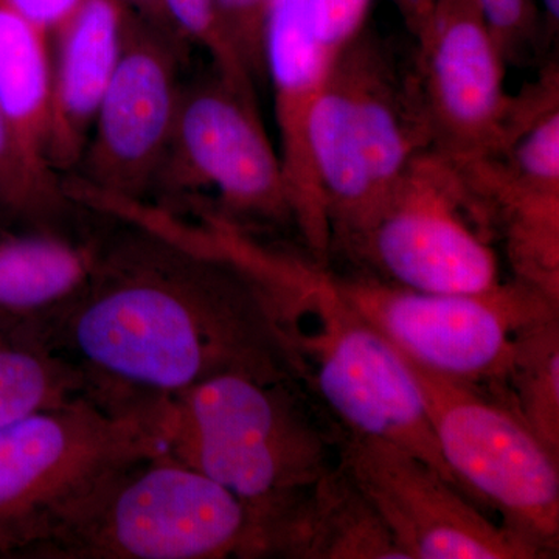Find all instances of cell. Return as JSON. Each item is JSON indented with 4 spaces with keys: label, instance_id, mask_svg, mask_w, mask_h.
<instances>
[{
    "label": "cell",
    "instance_id": "cell-1",
    "mask_svg": "<svg viewBox=\"0 0 559 559\" xmlns=\"http://www.w3.org/2000/svg\"><path fill=\"white\" fill-rule=\"evenodd\" d=\"M105 212L123 227L105 237L90 285L50 337L84 374L86 396L148 417L221 374L297 381L271 272L248 237L216 221L189 229L139 202Z\"/></svg>",
    "mask_w": 559,
    "mask_h": 559
},
{
    "label": "cell",
    "instance_id": "cell-2",
    "mask_svg": "<svg viewBox=\"0 0 559 559\" xmlns=\"http://www.w3.org/2000/svg\"><path fill=\"white\" fill-rule=\"evenodd\" d=\"M299 382L221 374L151 412L167 450L248 510L255 558L271 530L340 463V430L323 429Z\"/></svg>",
    "mask_w": 559,
    "mask_h": 559
},
{
    "label": "cell",
    "instance_id": "cell-3",
    "mask_svg": "<svg viewBox=\"0 0 559 559\" xmlns=\"http://www.w3.org/2000/svg\"><path fill=\"white\" fill-rule=\"evenodd\" d=\"M274 289L297 381L337 429L399 444L463 492L441 457L411 364L349 307L326 264L282 252Z\"/></svg>",
    "mask_w": 559,
    "mask_h": 559
},
{
    "label": "cell",
    "instance_id": "cell-4",
    "mask_svg": "<svg viewBox=\"0 0 559 559\" xmlns=\"http://www.w3.org/2000/svg\"><path fill=\"white\" fill-rule=\"evenodd\" d=\"M36 557L255 558V546L240 500L162 450L114 474Z\"/></svg>",
    "mask_w": 559,
    "mask_h": 559
},
{
    "label": "cell",
    "instance_id": "cell-5",
    "mask_svg": "<svg viewBox=\"0 0 559 559\" xmlns=\"http://www.w3.org/2000/svg\"><path fill=\"white\" fill-rule=\"evenodd\" d=\"M162 450L148 417L90 396L0 426V554L36 557L114 474Z\"/></svg>",
    "mask_w": 559,
    "mask_h": 559
},
{
    "label": "cell",
    "instance_id": "cell-6",
    "mask_svg": "<svg viewBox=\"0 0 559 559\" xmlns=\"http://www.w3.org/2000/svg\"><path fill=\"white\" fill-rule=\"evenodd\" d=\"M153 194L189 202L210 197V204L194 209L238 230H296L278 151L257 106L255 84L213 62L193 80H183L175 134Z\"/></svg>",
    "mask_w": 559,
    "mask_h": 559
},
{
    "label": "cell",
    "instance_id": "cell-7",
    "mask_svg": "<svg viewBox=\"0 0 559 559\" xmlns=\"http://www.w3.org/2000/svg\"><path fill=\"white\" fill-rule=\"evenodd\" d=\"M326 271L334 288L404 358L499 399L524 331L558 314L559 300L513 278L474 294L423 293L364 271Z\"/></svg>",
    "mask_w": 559,
    "mask_h": 559
},
{
    "label": "cell",
    "instance_id": "cell-8",
    "mask_svg": "<svg viewBox=\"0 0 559 559\" xmlns=\"http://www.w3.org/2000/svg\"><path fill=\"white\" fill-rule=\"evenodd\" d=\"M448 469L474 502L546 558L558 554L559 457L487 390L411 362Z\"/></svg>",
    "mask_w": 559,
    "mask_h": 559
},
{
    "label": "cell",
    "instance_id": "cell-9",
    "mask_svg": "<svg viewBox=\"0 0 559 559\" xmlns=\"http://www.w3.org/2000/svg\"><path fill=\"white\" fill-rule=\"evenodd\" d=\"M495 237L457 168L419 154L340 255L359 271L423 293L474 294L500 280Z\"/></svg>",
    "mask_w": 559,
    "mask_h": 559
},
{
    "label": "cell",
    "instance_id": "cell-10",
    "mask_svg": "<svg viewBox=\"0 0 559 559\" xmlns=\"http://www.w3.org/2000/svg\"><path fill=\"white\" fill-rule=\"evenodd\" d=\"M186 40L127 11L116 72L92 124L73 201L145 202L170 150L182 94Z\"/></svg>",
    "mask_w": 559,
    "mask_h": 559
},
{
    "label": "cell",
    "instance_id": "cell-11",
    "mask_svg": "<svg viewBox=\"0 0 559 559\" xmlns=\"http://www.w3.org/2000/svg\"><path fill=\"white\" fill-rule=\"evenodd\" d=\"M415 43L411 66L430 151L462 164L502 150L516 95L507 92L509 62L476 0H436Z\"/></svg>",
    "mask_w": 559,
    "mask_h": 559
},
{
    "label": "cell",
    "instance_id": "cell-12",
    "mask_svg": "<svg viewBox=\"0 0 559 559\" xmlns=\"http://www.w3.org/2000/svg\"><path fill=\"white\" fill-rule=\"evenodd\" d=\"M340 462L406 559L546 558L399 444L340 430Z\"/></svg>",
    "mask_w": 559,
    "mask_h": 559
},
{
    "label": "cell",
    "instance_id": "cell-13",
    "mask_svg": "<svg viewBox=\"0 0 559 559\" xmlns=\"http://www.w3.org/2000/svg\"><path fill=\"white\" fill-rule=\"evenodd\" d=\"M454 167L514 278L559 300V117H539L506 148Z\"/></svg>",
    "mask_w": 559,
    "mask_h": 559
},
{
    "label": "cell",
    "instance_id": "cell-14",
    "mask_svg": "<svg viewBox=\"0 0 559 559\" xmlns=\"http://www.w3.org/2000/svg\"><path fill=\"white\" fill-rule=\"evenodd\" d=\"M336 57L316 38L311 0H274L264 31V79L274 94L278 156L296 230L308 255L320 264L329 263L331 231L312 171L308 121Z\"/></svg>",
    "mask_w": 559,
    "mask_h": 559
},
{
    "label": "cell",
    "instance_id": "cell-15",
    "mask_svg": "<svg viewBox=\"0 0 559 559\" xmlns=\"http://www.w3.org/2000/svg\"><path fill=\"white\" fill-rule=\"evenodd\" d=\"M340 57L347 69L353 121L380 207L412 162L430 150L425 110L411 61H401L369 27Z\"/></svg>",
    "mask_w": 559,
    "mask_h": 559
},
{
    "label": "cell",
    "instance_id": "cell-16",
    "mask_svg": "<svg viewBox=\"0 0 559 559\" xmlns=\"http://www.w3.org/2000/svg\"><path fill=\"white\" fill-rule=\"evenodd\" d=\"M127 10L119 0H83L50 35L51 120L47 162L76 170L123 46Z\"/></svg>",
    "mask_w": 559,
    "mask_h": 559
},
{
    "label": "cell",
    "instance_id": "cell-17",
    "mask_svg": "<svg viewBox=\"0 0 559 559\" xmlns=\"http://www.w3.org/2000/svg\"><path fill=\"white\" fill-rule=\"evenodd\" d=\"M0 230V330L50 345L66 312L90 285L105 237L64 226Z\"/></svg>",
    "mask_w": 559,
    "mask_h": 559
},
{
    "label": "cell",
    "instance_id": "cell-18",
    "mask_svg": "<svg viewBox=\"0 0 559 559\" xmlns=\"http://www.w3.org/2000/svg\"><path fill=\"white\" fill-rule=\"evenodd\" d=\"M264 557L406 559L341 462L271 530Z\"/></svg>",
    "mask_w": 559,
    "mask_h": 559
},
{
    "label": "cell",
    "instance_id": "cell-19",
    "mask_svg": "<svg viewBox=\"0 0 559 559\" xmlns=\"http://www.w3.org/2000/svg\"><path fill=\"white\" fill-rule=\"evenodd\" d=\"M0 110L22 146L39 164L50 168L47 162L51 120L50 35L3 2H0Z\"/></svg>",
    "mask_w": 559,
    "mask_h": 559
},
{
    "label": "cell",
    "instance_id": "cell-20",
    "mask_svg": "<svg viewBox=\"0 0 559 559\" xmlns=\"http://www.w3.org/2000/svg\"><path fill=\"white\" fill-rule=\"evenodd\" d=\"M86 396L75 364L33 337L0 330V426Z\"/></svg>",
    "mask_w": 559,
    "mask_h": 559
},
{
    "label": "cell",
    "instance_id": "cell-21",
    "mask_svg": "<svg viewBox=\"0 0 559 559\" xmlns=\"http://www.w3.org/2000/svg\"><path fill=\"white\" fill-rule=\"evenodd\" d=\"M499 400L559 457L558 314L522 333Z\"/></svg>",
    "mask_w": 559,
    "mask_h": 559
},
{
    "label": "cell",
    "instance_id": "cell-22",
    "mask_svg": "<svg viewBox=\"0 0 559 559\" xmlns=\"http://www.w3.org/2000/svg\"><path fill=\"white\" fill-rule=\"evenodd\" d=\"M75 205L64 180L31 156L0 110V216L16 226H64Z\"/></svg>",
    "mask_w": 559,
    "mask_h": 559
},
{
    "label": "cell",
    "instance_id": "cell-23",
    "mask_svg": "<svg viewBox=\"0 0 559 559\" xmlns=\"http://www.w3.org/2000/svg\"><path fill=\"white\" fill-rule=\"evenodd\" d=\"M507 62H540L547 53L535 0H476Z\"/></svg>",
    "mask_w": 559,
    "mask_h": 559
},
{
    "label": "cell",
    "instance_id": "cell-24",
    "mask_svg": "<svg viewBox=\"0 0 559 559\" xmlns=\"http://www.w3.org/2000/svg\"><path fill=\"white\" fill-rule=\"evenodd\" d=\"M272 3L274 0H213L221 35L255 83L264 79V31Z\"/></svg>",
    "mask_w": 559,
    "mask_h": 559
},
{
    "label": "cell",
    "instance_id": "cell-25",
    "mask_svg": "<svg viewBox=\"0 0 559 559\" xmlns=\"http://www.w3.org/2000/svg\"><path fill=\"white\" fill-rule=\"evenodd\" d=\"M164 3L171 24L187 43L201 47L209 55L210 62L224 72L255 84L221 35L213 0H164Z\"/></svg>",
    "mask_w": 559,
    "mask_h": 559
},
{
    "label": "cell",
    "instance_id": "cell-26",
    "mask_svg": "<svg viewBox=\"0 0 559 559\" xmlns=\"http://www.w3.org/2000/svg\"><path fill=\"white\" fill-rule=\"evenodd\" d=\"M371 0H311L316 38L325 49L340 53L367 27Z\"/></svg>",
    "mask_w": 559,
    "mask_h": 559
},
{
    "label": "cell",
    "instance_id": "cell-27",
    "mask_svg": "<svg viewBox=\"0 0 559 559\" xmlns=\"http://www.w3.org/2000/svg\"><path fill=\"white\" fill-rule=\"evenodd\" d=\"M51 35L83 0H0Z\"/></svg>",
    "mask_w": 559,
    "mask_h": 559
},
{
    "label": "cell",
    "instance_id": "cell-28",
    "mask_svg": "<svg viewBox=\"0 0 559 559\" xmlns=\"http://www.w3.org/2000/svg\"><path fill=\"white\" fill-rule=\"evenodd\" d=\"M119 2L123 5L124 10L130 11L131 14L140 17V20L150 22V24L156 25L162 31L180 36L175 25L171 24L170 17H168L164 0H119Z\"/></svg>",
    "mask_w": 559,
    "mask_h": 559
},
{
    "label": "cell",
    "instance_id": "cell-29",
    "mask_svg": "<svg viewBox=\"0 0 559 559\" xmlns=\"http://www.w3.org/2000/svg\"><path fill=\"white\" fill-rule=\"evenodd\" d=\"M399 10L401 20L406 24L411 35L417 36L428 21L436 0H389Z\"/></svg>",
    "mask_w": 559,
    "mask_h": 559
},
{
    "label": "cell",
    "instance_id": "cell-30",
    "mask_svg": "<svg viewBox=\"0 0 559 559\" xmlns=\"http://www.w3.org/2000/svg\"><path fill=\"white\" fill-rule=\"evenodd\" d=\"M538 9L540 27H543L544 47L547 53L557 43L559 28V0H535Z\"/></svg>",
    "mask_w": 559,
    "mask_h": 559
}]
</instances>
